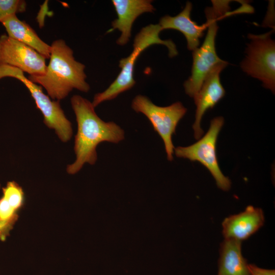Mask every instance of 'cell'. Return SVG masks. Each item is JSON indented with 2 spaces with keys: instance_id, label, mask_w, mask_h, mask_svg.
<instances>
[{
  "instance_id": "obj_1",
  "label": "cell",
  "mask_w": 275,
  "mask_h": 275,
  "mask_svg": "<svg viewBox=\"0 0 275 275\" xmlns=\"http://www.w3.org/2000/svg\"><path fill=\"white\" fill-rule=\"evenodd\" d=\"M70 101L77 124L74 146L76 159L67 166L66 171L69 174L74 175L85 163L93 165L96 163V149L100 143L107 142L117 144L124 139L125 133L114 122H105L100 119L92 103L86 98L75 95Z\"/></svg>"
},
{
  "instance_id": "obj_2",
  "label": "cell",
  "mask_w": 275,
  "mask_h": 275,
  "mask_svg": "<svg viewBox=\"0 0 275 275\" xmlns=\"http://www.w3.org/2000/svg\"><path fill=\"white\" fill-rule=\"evenodd\" d=\"M50 47L45 72L40 75H29L28 78L44 88L54 100L64 99L73 89L88 92L90 87L86 80L85 66L75 60L72 49L61 39L54 40Z\"/></svg>"
},
{
  "instance_id": "obj_3",
  "label": "cell",
  "mask_w": 275,
  "mask_h": 275,
  "mask_svg": "<svg viewBox=\"0 0 275 275\" xmlns=\"http://www.w3.org/2000/svg\"><path fill=\"white\" fill-rule=\"evenodd\" d=\"M162 30L158 24H150L142 29L136 35L130 54L119 61L121 71L115 80L102 92L96 94L92 104L95 107L99 104L113 100L121 93L131 89L135 84L134 69L136 61L140 54L148 47L154 44L165 45L169 56L172 58L178 54L176 45L171 40H162L159 34Z\"/></svg>"
},
{
  "instance_id": "obj_4",
  "label": "cell",
  "mask_w": 275,
  "mask_h": 275,
  "mask_svg": "<svg viewBox=\"0 0 275 275\" xmlns=\"http://www.w3.org/2000/svg\"><path fill=\"white\" fill-rule=\"evenodd\" d=\"M229 3L228 1H212V6L205 10L207 34L202 45L193 51L191 75L183 84L186 94L191 97L196 95L212 69L224 61L216 53L215 40L218 29L217 21L231 15Z\"/></svg>"
},
{
  "instance_id": "obj_5",
  "label": "cell",
  "mask_w": 275,
  "mask_h": 275,
  "mask_svg": "<svg viewBox=\"0 0 275 275\" xmlns=\"http://www.w3.org/2000/svg\"><path fill=\"white\" fill-rule=\"evenodd\" d=\"M7 77L19 80L27 88L37 108L43 115L44 123L54 130L62 142H68L73 134L72 124L65 115L60 101L50 99L43 92L42 87L30 80L21 70L10 65H0V80Z\"/></svg>"
},
{
  "instance_id": "obj_6",
  "label": "cell",
  "mask_w": 275,
  "mask_h": 275,
  "mask_svg": "<svg viewBox=\"0 0 275 275\" xmlns=\"http://www.w3.org/2000/svg\"><path fill=\"white\" fill-rule=\"evenodd\" d=\"M131 107L136 113H142L151 122L154 130L162 139L169 161L173 159L174 147L172 135L180 120L187 112L180 102L167 106H159L154 104L147 96L138 95L133 99Z\"/></svg>"
},
{
  "instance_id": "obj_7",
  "label": "cell",
  "mask_w": 275,
  "mask_h": 275,
  "mask_svg": "<svg viewBox=\"0 0 275 275\" xmlns=\"http://www.w3.org/2000/svg\"><path fill=\"white\" fill-rule=\"evenodd\" d=\"M272 31L261 35L249 34L246 55L240 64L242 70L260 80L273 93L275 89V43Z\"/></svg>"
},
{
  "instance_id": "obj_8",
  "label": "cell",
  "mask_w": 275,
  "mask_h": 275,
  "mask_svg": "<svg viewBox=\"0 0 275 275\" xmlns=\"http://www.w3.org/2000/svg\"><path fill=\"white\" fill-rule=\"evenodd\" d=\"M224 123L223 117L213 118L203 137L191 145L175 148L174 151L178 157L187 158L202 164L209 171L217 187L224 191H228L231 187V182L222 172L216 156L217 139Z\"/></svg>"
},
{
  "instance_id": "obj_9",
  "label": "cell",
  "mask_w": 275,
  "mask_h": 275,
  "mask_svg": "<svg viewBox=\"0 0 275 275\" xmlns=\"http://www.w3.org/2000/svg\"><path fill=\"white\" fill-rule=\"evenodd\" d=\"M45 60L28 45L6 34L0 36V65L14 67L30 75H40L46 71Z\"/></svg>"
},
{
  "instance_id": "obj_10",
  "label": "cell",
  "mask_w": 275,
  "mask_h": 275,
  "mask_svg": "<svg viewBox=\"0 0 275 275\" xmlns=\"http://www.w3.org/2000/svg\"><path fill=\"white\" fill-rule=\"evenodd\" d=\"M228 64L227 62L224 61L215 66L207 74L200 89L194 97L196 110L193 128L197 140L199 139L203 133L200 126L203 115L225 96V91L221 82L219 75Z\"/></svg>"
},
{
  "instance_id": "obj_11",
  "label": "cell",
  "mask_w": 275,
  "mask_h": 275,
  "mask_svg": "<svg viewBox=\"0 0 275 275\" xmlns=\"http://www.w3.org/2000/svg\"><path fill=\"white\" fill-rule=\"evenodd\" d=\"M112 2L117 18L112 21L109 31L117 29L120 32L116 43L123 46L130 40L132 25L136 19L143 13L154 12L155 9L150 0H113Z\"/></svg>"
},
{
  "instance_id": "obj_12",
  "label": "cell",
  "mask_w": 275,
  "mask_h": 275,
  "mask_svg": "<svg viewBox=\"0 0 275 275\" xmlns=\"http://www.w3.org/2000/svg\"><path fill=\"white\" fill-rule=\"evenodd\" d=\"M265 217L262 209L248 206L238 214L226 217L222 223L225 239L242 242L257 232L264 225Z\"/></svg>"
},
{
  "instance_id": "obj_13",
  "label": "cell",
  "mask_w": 275,
  "mask_h": 275,
  "mask_svg": "<svg viewBox=\"0 0 275 275\" xmlns=\"http://www.w3.org/2000/svg\"><path fill=\"white\" fill-rule=\"evenodd\" d=\"M192 4L187 2L184 8L177 15L171 16L165 15L161 17L158 23L162 31L165 29H173L180 32L184 36L188 50L193 51L199 47L200 39L208 28L206 22L202 25H198L191 20L190 13Z\"/></svg>"
},
{
  "instance_id": "obj_14",
  "label": "cell",
  "mask_w": 275,
  "mask_h": 275,
  "mask_svg": "<svg viewBox=\"0 0 275 275\" xmlns=\"http://www.w3.org/2000/svg\"><path fill=\"white\" fill-rule=\"evenodd\" d=\"M1 23L8 36L32 48L46 59H49L50 45L43 41L28 23L18 18L16 14L8 16Z\"/></svg>"
},
{
  "instance_id": "obj_15",
  "label": "cell",
  "mask_w": 275,
  "mask_h": 275,
  "mask_svg": "<svg viewBox=\"0 0 275 275\" xmlns=\"http://www.w3.org/2000/svg\"><path fill=\"white\" fill-rule=\"evenodd\" d=\"M217 275H250L241 251V242L225 239L221 243Z\"/></svg>"
},
{
  "instance_id": "obj_16",
  "label": "cell",
  "mask_w": 275,
  "mask_h": 275,
  "mask_svg": "<svg viewBox=\"0 0 275 275\" xmlns=\"http://www.w3.org/2000/svg\"><path fill=\"white\" fill-rule=\"evenodd\" d=\"M1 197L15 212L18 213L25 202L24 193L22 187L15 181H8L2 188Z\"/></svg>"
},
{
  "instance_id": "obj_17",
  "label": "cell",
  "mask_w": 275,
  "mask_h": 275,
  "mask_svg": "<svg viewBox=\"0 0 275 275\" xmlns=\"http://www.w3.org/2000/svg\"><path fill=\"white\" fill-rule=\"evenodd\" d=\"M26 3L23 0H0V22L9 15L26 11Z\"/></svg>"
},
{
  "instance_id": "obj_18",
  "label": "cell",
  "mask_w": 275,
  "mask_h": 275,
  "mask_svg": "<svg viewBox=\"0 0 275 275\" xmlns=\"http://www.w3.org/2000/svg\"><path fill=\"white\" fill-rule=\"evenodd\" d=\"M19 216L7 220H0V240L5 241L10 236L11 232L18 221Z\"/></svg>"
},
{
  "instance_id": "obj_19",
  "label": "cell",
  "mask_w": 275,
  "mask_h": 275,
  "mask_svg": "<svg viewBox=\"0 0 275 275\" xmlns=\"http://www.w3.org/2000/svg\"><path fill=\"white\" fill-rule=\"evenodd\" d=\"M250 275H275L274 269L260 268L254 264H249Z\"/></svg>"
},
{
  "instance_id": "obj_20",
  "label": "cell",
  "mask_w": 275,
  "mask_h": 275,
  "mask_svg": "<svg viewBox=\"0 0 275 275\" xmlns=\"http://www.w3.org/2000/svg\"><path fill=\"white\" fill-rule=\"evenodd\" d=\"M1 183H0V189H1Z\"/></svg>"
}]
</instances>
